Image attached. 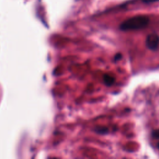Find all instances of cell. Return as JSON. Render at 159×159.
<instances>
[{
    "label": "cell",
    "mask_w": 159,
    "mask_h": 159,
    "mask_svg": "<svg viewBox=\"0 0 159 159\" xmlns=\"http://www.w3.org/2000/svg\"><path fill=\"white\" fill-rule=\"evenodd\" d=\"M149 20V18L145 16H137L122 22L119 28L124 31L139 30L147 26Z\"/></svg>",
    "instance_id": "obj_1"
},
{
    "label": "cell",
    "mask_w": 159,
    "mask_h": 159,
    "mask_svg": "<svg viewBox=\"0 0 159 159\" xmlns=\"http://www.w3.org/2000/svg\"><path fill=\"white\" fill-rule=\"evenodd\" d=\"M147 47L151 50H156L159 46V36L155 33L149 34L145 40Z\"/></svg>",
    "instance_id": "obj_2"
},
{
    "label": "cell",
    "mask_w": 159,
    "mask_h": 159,
    "mask_svg": "<svg viewBox=\"0 0 159 159\" xmlns=\"http://www.w3.org/2000/svg\"><path fill=\"white\" fill-rule=\"evenodd\" d=\"M114 78L111 75H106L104 76V82L107 86H111L114 82Z\"/></svg>",
    "instance_id": "obj_3"
},
{
    "label": "cell",
    "mask_w": 159,
    "mask_h": 159,
    "mask_svg": "<svg viewBox=\"0 0 159 159\" xmlns=\"http://www.w3.org/2000/svg\"><path fill=\"white\" fill-rule=\"evenodd\" d=\"M96 132L99 134H106L107 132V129L106 127H98L96 129Z\"/></svg>",
    "instance_id": "obj_4"
},
{
    "label": "cell",
    "mask_w": 159,
    "mask_h": 159,
    "mask_svg": "<svg viewBox=\"0 0 159 159\" xmlns=\"http://www.w3.org/2000/svg\"><path fill=\"white\" fill-rule=\"evenodd\" d=\"M152 136L155 139H159V129L155 130L152 132Z\"/></svg>",
    "instance_id": "obj_5"
},
{
    "label": "cell",
    "mask_w": 159,
    "mask_h": 159,
    "mask_svg": "<svg viewBox=\"0 0 159 159\" xmlns=\"http://www.w3.org/2000/svg\"><path fill=\"white\" fill-rule=\"evenodd\" d=\"M143 2H145V3H148V2H156V1H158L159 0H142Z\"/></svg>",
    "instance_id": "obj_6"
},
{
    "label": "cell",
    "mask_w": 159,
    "mask_h": 159,
    "mask_svg": "<svg viewBox=\"0 0 159 159\" xmlns=\"http://www.w3.org/2000/svg\"><path fill=\"white\" fill-rule=\"evenodd\" d=\"M121 55L120 54H117L116 55V57H115V60H119L120 58H121Z\"/></svg>",
    "instance_id": "obj_7"
},
{
    "label": "cell",
    "mask_w": 159,
    "mask_h": 159,
    "mask_svg": "<svg viewBox=\"0 0 159 159\" xmlns=\"http://www.w3.org/2000/svg\"><path fill=\"white\" fill-rule=\"evenodd\" d=\"M158 148H159V143H158Z\"/></svg>",
    "instance_id": "obj_8"
}]
</instances>
